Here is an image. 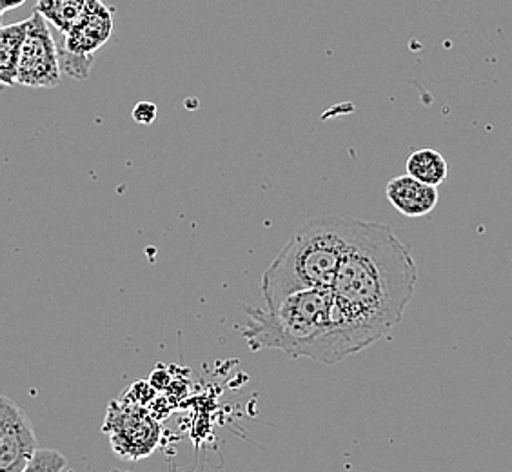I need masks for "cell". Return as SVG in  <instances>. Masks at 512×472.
Segmentation results:
<instances>
[{
  "mask_svg": "<svg viewBox=\"0 0 512 472\" xmlns=\"http://www.w3.org/2000/svg\"><path fill=\"white\" fill-rule=\"evenodd\" d=\"M416 284L409 246L387 224L358 218L333 286L340 358L364 351L400 325Z\"/></svg>",
  "mask_w": 512,
  "mask_h": 472,
  "instance_id": "obj_1",
  "label": "cell"
},
{
  "mask_svg": "<svg viewBox=\"0 0 512 472\" xmlns=\"http://www.w3.org/2000/svg\"><path fill=\"white\" fill-rule=\"evenodd\" d=\"M251 351L275 349L320 364L342 362L333 318V289H307L273 305L246 307Z\"/></svg>",
  "mask_w": 512,
  "mask_h": 472,
  "instance_id": "obj_2",
  "label": "cell"
},
{
  "mask_svg": "<svg viewBox=\"0 0 512 472\" xmlns=\"http://www.w3.org/2000/svg\"><path fill=\"white\" fill-rule=\"evenodd\" d=\"M355 217L325 215L298 227L262 275L264 305L307 289H333Z\"/></svg>",
  "mask_w": 512,
  "mask_h": 472,
  "instance_id": "obj_3",
  "label": "cell"
},
{
  "mask_svg": "<svg viewBox=\"0 0 512 472\" xmlns=\"http://www.w3.org/2000/svg\"><path fill=\"white\" fill-rule=\"evenodd\" d=\"M113 10L102 0H88L86 10L60 44V66L71 79H88L95 64V53L102 50L113 35Z\"/></svg>",
  "mask_w": 512,
  "mask_h": 472,
  "instance_id": "obj_4",
  "label": "cell"
},
{
  "mask_svg": "<svg viewBox=\"0 0 512 472\" xmlns=\"http://www.w3.org/2000/svg\"><path fill=\"white\" fill-rule=\"evenodd\" d=\"M62 77L59 44L53 39L50 22L40 13L30 17V30L22 48L17 84L24 88H59Z\"/></svg>",
  "mask_w": 512,
  "mask_h": 472,
  "instance_id": "obj_5",
  "label": "cell"
},
{
  "mask_svg": "<svg viewBox=\"0 0 512 472\" xmlns=\"http://www.w3.org/2000/svg\"><path fill=\"white\" fill-rule=\"evenodd\" d=\"M104 431L109 434L115 454L124 460L149 456L160 440V425L131 405L111 404Z\"/></svg>",
  "mask_w": 512,
  "mask_h": 472,
  "instance_id": "obj_6",
  "label": "cell"
},
{
  "mask_svg": "<svg viewBox=\"0 0 512 472\" xmlns=\"http://www.w3.org/2000/svg\"><path fill=\"white\" fill-rule=\"evenodd\" d=\"M39 453L30 418L8 396H0V472H22Z\"/></svg>",
  "mask_w": 512,
  "mask_h": 472,
  "instance_id": "obj_7",
  "label": "cell"
},
{
  "mask_svg": "<svg viewBox=\"0 0 512 472\" xmlns=\"http://www.w3.org/2000/svg\"><path fill=\"white\" fill-rule=\"evenodd\" d=\"M385 195L394 209L407 218L431 215L440 198L438 187L424 184L411 175L393 178L385 187Z\"/></svg>",
  "mask_w": 512,
  "mask_h": 472,
  "instance_id": "obj_8",
  "label": "cell"
},
{
  "mask_svg": "<svg viewBox=\"0 0 512 472\" xmlns=\"http://www.w3.org/2000/svg\"><path fill=\"white\" fill-rule=\"evenodd\" d=\"M28 30L30 19L2 26L0 30V82L6 88L17 84V71Z\"/></svg>",
  "mask_w": 512,
  "mask_h": 472,
  "instance_id": "obj_9",
  "label": "cell"
},
{
  "mask_svg": "<svg viewBox=\"0 0 512 472\" xmlns=\"http://www.w3.org/2000/svg\"><path fill=\"white\" fill-rule=\"evenodd\" d=\"M407 175L429 184V186L440 187L447 180L449 166L442 153L436 149H418L407 158L405 162Z\"/></svg>",
  "mask_w": 512,
  "mask_h": 472,
  "instance_id": "obj_10",
  "label": "cell"
},
{
  "mask_svg": "<svg viewBox=\"0 0 512 472\" xmlns=\"http://www.w3.org/2000/svg\"><path fill=\"white\" fill-rule=\"evenodd\" d=\"M86 4L88 0H39L35 11L48 20L55 30L66 33L80 19Z\"/></svg>",
  "mask_w": 512,
  "mask_h": 472,
  "instance_id": "obj_11",
  "label": "cell"
},
{
  "mask_svg": "<svg viewBox=\"0 0 512 472\" xmlns=\"http://www.w3.org/2000/svg\"><path fill=\"white\" fill-rule=\"evenodd\" d=\"M68 465V458L55 449H39L30 465L22 472H62Z\"/></svg>",
  "mask_w": 512,
  "mask_h": 472,
  "instance_id": "obj_12",
  "label": "cell"
},
{
  "mask_svg": "<svg viewBox=\"0 0 512 472\" xmlns=\"http://www.w3.org/2000/svg\"><path fill=\"white\" fill-rule=\"evenodd\" d=\"M157 115V106H155L153 102H149V100H142V102H138L137 106L133 108V118H135V122L144 124V126H149L151 122H155Z\"/></svg>",
  "mask_w": 512,
  "mask_h": 472,
  "instance_id": "obj_13",
  "label": "cell"
},
{
  "mask_svg": "<svg viewBox=\"0 0 512 472\" xmlns=\"http://www.w3.org/2000/svg\"><path fill=\"white\" fill-rule=\"evenodd\" d=\"M26 0H0V15H6L8 11L20 8Z\"/></svg>",
  "mask_w": 512,
  "mask_h": 472,
  "instance_id": "obj_14",
  "label": "cell"
},
{
  "mask_svg": "<svg viewBox=\"0 0 512 472\" xmlns=\"http://www.w3.org/2000/svg\"><path fill=\"white\" fill-rule=\"evenodd\" d=\"M111 472H122V471H111Z\"/></svg>",
  "mask_w": 512,
  "mask_h": 472,
  "instance_id": "obj_15",
  "label": "cell"
}]
</instances>
